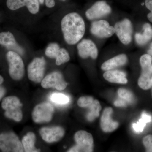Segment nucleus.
Instances as JSON below:
<instances>
[{
  "label": "nucleus",
  "mask_w": 152,
  "mask_h": 152,
  "mask_svg": "<svg viewBox=\"0 0 152 152\" xmlns=\"http://www.w3.org/2000/svg\"><path fill=\"white\" fill-rule=\"evenodd\" d=\"M61 27L65 40L70 45H75L80 40L86 31L83 19L75 12L65 16L61 22Z\"/></svg>",
  "instance_id": "f257e3e1"
},
{
  "label": "nucleus",
  "mask_w": 152,
  "mask_h": 152,
  "mask_svg": "<svg viewBox=\"0 0 152 152\" xmlns=\"http://www.w3.org/2000/svg\"><path fill=\"white\" fill-rule=\"evenodd\" d=\"M1 106L5 111L4 115L7 118L17 122L21 121L22 104L18 98L15 96L7 97L3 99Z\"/></svg>",
  "instance_id": "f03ea898"
},
{
  "label": "nucleus",
  "mask_w": 152,
  "mask_h": 152,
  "mask_svg": "<svg viewBox=\"0 0 152 152\" xmlns=\"http://www.w3.org/2000/svg\"><path fill=\"white\" fill-rule=\"evenodd\" d=\"M7 58L11 77L15 80H21L25 74L24 64L21 57L18 53L10 51L7 53Z\"/></svg>",
  "instance_id": "7ed1b4c3"
},
{
  "label": "nucleus",
  "mask_w": 152,
  "mask_h": 152,
  "mask_svg": "<svg viewBox=\"0 0 152 152\" xmlns=\"http://www.w3.org/2000/svg\"><path fill=\"white\" fill-rule=\"evenodd\" d=\"M152 58L149 54H145L140 58L142 72L138 81L140 88L148 90L152 86Z\"/></svg>",
  "instance_id": "20e7f679"
},
{
  "label": "nucleus",
  "mask_w": 152,
  "mask_h": 152,
  "mask_svg": "<svg viewBox=\"0 0 152 152\" xmlns=\"http://www.w3.org/2000/svg\"><path fill=\"white\" fill-rule=\"evenodd\" d=\"M0 149L4 152L24 151L23 144L18 137L12 132L0 134Z\"/></svg>",
  "instance_id": "39448f33"
},
{
  "label": "nucleus",
  "mask_w": 152,
  "mask_h": 152,
  "mask_svg": "<svg viewBox=\"0 0 152 152\" xmlns=\"http://www.w3.org/2000/svg\"><path fill=\"white\" fill-rule=\"evenodd\" d=\"M75 141L77 145L69 152H90L93 151L94 139L91 134L85 131H79L75 134Z\"/></svg>",
  "instance_id": "423d86ee"
},
{
  "label": "nucleus",
  "mask_w": 152,
  "mask_h": 152,
  "mask_svg": "<svg viewBox=\"0 0 152 152\" xmlns=\"http://www.w3.org/2000/svg\"><path fill=\"white\" fill-rule=\"evenodd\" d=\"M46 62L44 57L36 58L30 63L28 68V77L30 80L40 83L43 79Z\"/></svg>",
  "instance_id": "0eeeda50"
},
{
  "label": "nucleus",
  "mask_w": 152,
  "mask_h": 152,
  "mask_svg": "<svg viewBox=\"0 0 152 152\" xmlns=\"http://www.w3.org/2000/svg\"><path fill=\"white\" fill-rule=\"evenodd\" d=\"M54 109L49 103H43L36 106L32 112L33 121L36 123L49 122L52 120Z\"/></svg>",
  "instance_id": "6e6552de"
},
{
  "label": "nucleus",
  "mask_w": 152,
  "mask_h": 152,
  "mask_svg": "<svg viewBox=\"0 0 152 152\" xmlns=\"http://www.w3.org/2000/svg\"><path fill=\"white\" fill-rule=\"evenodd\" d=\"M115 33L121 42L124 45H129L132 39L133 27L129 20L124 19L117 22L114 26Z\"/></svg>",
  "instance_id": "1a4fd4ad"
},
{
  "label": "nucleus",
  "mask_w": 152,
  "mask_h": 152,
  "mask_svg": "<svg viewBox=\"0 0 152 152\" xmlns=\"http://www.w3.org/2000/svg\"><path fill=\"white\" fill-rule=\"evenodd\" d=\"M68 84L64 80L62 74L56 71L46 76L41 83V86L45 89L55 88L59 91L64 90Z\"/></svg>",
  "instance_id": "9d476101"
},
{
  "label": "nucleus",
  "mask_w": 152,
  "mask_h": 152,
  "mask_svg": "<svg viewBox=\"0 0 152 152\" xmlns=\"http://www.w3.org/2000/svg\"><path fill=\"white\" fill-rule=\"evenodd\" d=\"M111 12V8L105 1H99L86 11V15L88 20H94L106 16Z\"/></svg>",
  "instance_id": "9b49d317"
},
{
  "label": "nucleus",
  "mask_w": 152,
  "mask_h": 152,
  "mask_svg": "<svg viewBox=\"0 0 152 152\" xmlns=\"http://www.w3.org/2000/svg\"><path fill=\"white\" fill-rule=\"evenodd\" d=\"M90 30L92 34L100 38L110 37L115 33L114 27L104 20L93 22Z\"/></svg>",
  "instance_id": "f8f14e48"
},
{
  "label": "nucleus",
  "mask_w": 152,
  "mask_h": 152,
  "mask_svg": "<svg viewBox=\"0 0 152 152\" xmlns=\"http://www.w3.org/2000/svg\"><path fill=\"white\" fill-rule=\"evenodd\" d=\"M8 8L11 10H16L26 6L30 12L37 13L39 10V3L38 0H7Z\"/></svg>",
  "instance_id": "ddd939ff"
},
{
  "label": "nucleus",
  "mask_w": 152,
  "mask_h": 152,
  "mask_svg": "<svg viewBox=\"0 0 152 152\" xmlns=\"http://www.w3.org/2000/svg\"><path fill=\"white\" fill-rule=\"evenodd\" d=\"M79 56L84 59L91 57L93 59L97 58L98 50L96 45L93 41L84 39L77 46Z\"/></svg>",
  "instance_id": "4468645a"
},
{
  "label": "nucleus",
  "mask_w": 152,
  "mask_h": 152,
  "mask_svg": "<svg viewBox=\"0 0 152 152\" xmlns=\"http://www.w3.org/2000/svg\"><path fill=\"white\" fill-rule=\"evenodd\" d=\"M42 138L48 143H53L59 141L65 134V130L59 126L52 128H42L40 130Z\"/></svg>",
  "instance_id": "2eb2a0df"
},
{
  "label": "nucleus",
  "mask_w": 152,
  "mask_h": 152,
  "mask_svg": "<svg viewBox=\"0 0 152 152\" xmlns=\"http://www.w3.org/2000/svg\"><path fill=\"white\" fill-rule=\"evenodd\" d=\"M0 45L10 51L16 52L19 54L22 55L24 53L23 49L17 43L13 34L10 32L0 33Z\"/></svg>",
  "instance_id": "dca6fc26"
},
{
  "label": "nucleus",
  "mask_w": 152,
  "mask_h": 152,
  "mask_svg": "<svg viewBox=\"0 0 152 152\" xmlns=\"http://www.w3.org/2000/svg\"><path fill=\"white\" fill-rule=\"evenodd\" d=\"M113 109L106 108L104 110L101 119V127L105 132H111L116 129L119 126L117 122L114 121L111 118Z\"/></svg>",
  "instance_id": "f3484780"
},
{
  "label": "nucleus",
  "mask_w": 152,
  "mask_h": 152,
  "mask_svg": "<svg viewBox=\"0 0 152 152\" xmlns=\"http://www.w3.org/2000/svg\"><path fill=\"white\" fill-rule=\"evenodd\" d=\"M128 58L125 54H120L106 61L102 65V69L109 71L118 67L124 65L127 62Z\"/></svg>",
  "instance_id": "a211bd4d"
},
{
  "label": "nucleus",
  "mask_w": 152,
  "mask_h": 152,
  "mask_svg": "<svg viewBox=\"0 0 152 152\" xmlns=\"http://www.w3.org/2000/svg\"><path fill=\"white\" fill-rule=\"evenodd\" d=\"M104 78L110 83L125 84L128 83L126 78V75L124 72L120 70L106 71L103 75Z\"/></svg>",
  "instance_id": "6ab92c4d"
},
{
  "label": "nucleus",
  "mask_w": 152,
  "mask_h": 152,
  "mask_svg": "<svg viewBox=\"0 0 152 152\" xmlns=\"http://www.w3.org/2000/svg\"><path fill=\"white\" fill-rule=\"evenodd\" d=\"M143 32L136 33L135 38L137 43L144 45L152 39V27L151 25L146 23L143 26Z\"/></svg>",
  "instance_id": "aec40b11"
},
{
  "label": "nucleus",
  "mask_w": 152,
  "mask_h": 152,
  "mask_svg": "<svg viewBox=\"0 0 152 152\" xmlns=\"http://www.w3.org/2000/svg\"><path fill=\"white\" fill-rule=\"evenodd\" d=\"M36 136L34 133L28 132L23 137L22 144L24 151L26 152H39L40 150L36 148L35 146L36 142Z\"/></svg>",
  "instance_id": "412c9836"
},
{
  "label": "nucleus",
  "mask_w": 152,
  "mask_h": 152,
  "mask_svg": "<svg viewBox=\"0 0 152 152\" xmlns=\"http://www.w3.org/2000/svg\"><path fill=\"white\" fill-rule=\"evenodd\" d=\"M88 107L90 109V112L87 114V118L89 121H92L99 115L102 107L99 101L94 100L92 103Z\"/></svg>",
  "instance_id": "4be33fe9"
},
{
  "label": "nucleus",
  "mask_w": 152,
  "mask_h": 152,
  "mask_svg": "<svg viewBox=\"0 0 152 152\" xmlns=\"http://www.w3.org/2000/svg\"><path fill=\"white\" fill-rule=\"evenodd\" d=\"M151 121V117L146 113H143L142 115V118L138 122L132 125L134 130L136 133H142L143 131L144 128L147 123H149Z\"/></svg>",
  "instance_id": "5701e85b"
},
{
  "label": "nucleus",
  "mask_w": 152,
  "mask_h": 152,
  "mask_svg": "<svg viewBox=\"0 0 152 152\" xmlns=\"http://www.w3.org/2000/svg\"><path fill=\"white\" fill-rule=\"evenodd\" d=\"M50 99L56 104L63 106L69 102L70 99L66 95L61 93H53L51 95Z\"/></svg>",
  "instance_id": "b1692460"
},
{
  "label": "nucleus",
  "mask_w": 152,
  "mask_h": 152,
  "mask_svg": "<svg viewBox=\"0 0 152 152\" xmlns=\"http://www.w3.org/2000/svg\"><path fill=\"white\" fill-rule=\"evenodd\" d=\"M56 59L57 65L60 66L69 61L70 58L69 53L66 49L61 48Z\"/></svg>",
  "instance_id": "393cba45"
},
{
  "label": "nucleus",
  "mask_w": 152,
  "mask_h": 152,
  "mask_svg": "<svg viewBox=\"0 0 152 152\" xmlns=\"http://www.w3.org/2000/svg\"><path fill=\"white\" fill-rule=\"evenodd\" d=\"M61 49L59 45L56 43L49 44L45 52L46 56L51 58H56Z\"/></svg>",
  "instance_id": "a878e982"
},
{
  "label": "nucleus",
  "mask_w": 152,
  "mask_h": 152,
  "mask_svg": "<svg viewBox=\"0 0 152 152\" xmlns=\"http://www.w3.org/2000/svg\"><path fill=\"white\" fill-rule=\"evenodd\" d=\"M118 95L120 98L126 101L127 102L131 103L133 100L132 94L130 91L124 88H120L118 91Z\"/></svg>",
  "instance_id": "bb28decb"
},
{
  "label": "nucleus",
  "mask_w": 152,
  "mask_h": 152,
  "mask_svg": "<svg viewBox=\"0 0 152 152\" xmlns=\"http://www.w3.org/2000/svg\"><path fill=\"white\" fill-rule=\"evenodd\" d=\"M94 101V99L91 96H83L79 99L77 104L81 107H88Z\"/></svg>",
  "instance_id": "cd10ccee"
},
{
  "label": "nucleus",
  "mask_w": 152,
  "mask_h": 152,
  "mask_svg": "<svg viewBox=\"0 0 152 152\" xmlns=\"http://www.w3.org/2000/svg\"><path fill=\"white\" fill-rule=\"evenodd\" d=\"M143 143L146 148L147 151L152 152V135H149L144 138Z\"/></svg>",
  "instance_id": "c85d7f7f"
},
{
  "label": "nucleus",
  "mask_w": 152,
  "mask_h": 152,
  "mask_svg": "<svg viewBox=\"0 0 152 152\" xmlns=\"http://www.w3.org/2000/svg\"><path fill=\"white\" fill-rule=\"evenodd\" d=\"M145 5L148 10L151 11V12L148 14V18L152 23V0H145Z\"/></svg>",
  "instance_id": "c756f323"
},
{
  "label": "nucleus",
  "mask_w": 152,
  "mask_h": 152,
  "mask_svg": "<svg viewBox=\"0 0 152 152\" xmlns=\"http://www.w3.org/2000/svg\"><path fill=\"white\" fill-rule=\"evenodd\" d=\"M114 105L116 107H125L126 106L127 102L121 98V99H119L115 101Z\"/></svg>",
  "instance_id": "7c9ffc66"
},
{
  "label": "nucleus",
  "mask_w": 152,
  "mask_h": 152,
  "mask_svg": "<svg viewBox=\"0 0 152 152\" xmlns=\"http://www.w3.org/2000/svg\"><path fill=\"white\" fill-rule=\"evenodd\" d=\"M46 6L48 8H53L55 5V2L54 0H45Z\"/></svg>",
  "instance_id": "2f4dec72"
},
{
  "label": "nucleus",
  "mask_w": 152,
  "mask_h": 152,
  "mask_svg": "<svg viewBox=\"0 0 152 152\" xmlns=\"http://www.w3.org/2000/svg\"><path fill=\"white\" fill-rule=\"evenodd\" d=\"M6 91L4 87L0 86V100L5 94Z\"/></svg>",
  "instance_id": "473e14b6"
},
{
  "label": "nucleus",
  "mask_w": 152,
  "mask_h": 152,
  "mask_svg": "<svg viewBox=\"0 0 152 152\" xmlns=\"http://www.w3.org/2000/svg\"><path fill=\"white\" fill-rule=\"evenodd\" d=\"M148 53L151 56H152V43H151V45H150L149 50H148Z\"/></svg>",
  "instance_id": "72a5a7b5"
},
{
  "label": "nucleus",
  "mask_w": 152,
  "mask_h": 152,
  "mask_svg": "<svg viewBox=\"0 0 152 152\" xmlns=\"http://www.w3.org/2000/svg\"><path fill=\"white\" fill-rule=\"evenodd\" d=\"M4 82V78L1 76L0 75V85L1 84Z\"/></svg>",
  "instance_id": "f704fd0d"
},
{
  "label": "nucleus",
  "mask_w": 152,
  "mask_h": 152,
  "mask_svg": "<svg viewBox=\"0 0 152 152\" xmlns=\"http://www.w3.org/2000/svg\"><path fill=\"white\" fill-rule=\"evenodd\" d=\"M38 1H39V3H40L41 4H42L44 2L45 0H38Z\"/></svg>",
  "instance_id": "c9c22d12"
},
{
  "label": "nucleus",
  "mask_w": 152,
  "mask_h": 152,
  "mask_svg": "<svg viewBox=\"0 0 152 152\" xmlns=\"http://www.w3.org/2000/svg\"><path fill=\"white\" fill-rule=\"evenodd\" d=\"M62 1H65V0H62Z\"/></svg>",
  "instance_id": "e433bc0d"
}]
</instances>
